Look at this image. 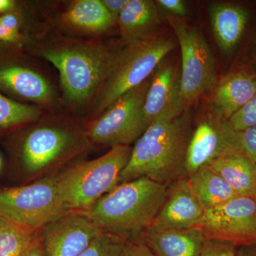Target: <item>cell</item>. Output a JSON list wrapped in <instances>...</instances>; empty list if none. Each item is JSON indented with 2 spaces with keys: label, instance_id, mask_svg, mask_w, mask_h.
<instances>
[{
  "label": "cell",
  "instance_id": "obj_1",
  "mask_svg": "<svg viewBox=\"0 0 256 256\" xmlns=\"http://www.w3.org/2000/svg\"><path fill=\"white\" fill-rule=\"evenodd\" d=\"M192 130L190 109L176 118L153 122L132 148L120 184L144 176L156 182L171 184L186 176L185 160Z\"/></svg>",
  "mask_w": 256,
  "mask_h": 256
},
{
  "label": "cell",
  "instance_id": "obj_2",
  "mask_svg": "<svg viewBox=\"0 0 256 256\" xmlns=\"http://www.w3.org/2000/svg\"><path fill=\"white\" fill-rule=\"evenodd\" d=\"M169 185L144 176L120 184L85 212L101 232L136 238L152 223Z\"/></svg>",
  "mask_w": 256,
  "mask_h": 256
},
{
  "label": "cell",
  "instance_id": "obj_3",
  "mask_svg": "<svg viewBox=\"0 0 256 256\" xmlns=\"http://www.w3.org/2000/svg\"><path fill=\"white\" fill-rule=\"evenodd\" d=\"M132 150L130 146H112L100 158L74 164L57 174L58 194L66 208L86 212L116 188Z\"/></svg>",
  "mask_w": 256,
  "mask_h": 256
},
{
  "label": "cell",
  "instance_id": "obj_4",
  "mask_svg": "<svg viewBox=\"0 0 256 256\" xmlns=\"http://www.w3.org/2000/svg\"><path fill=\"white\" fill-rule=\"evenodd\" d=\"M120 52L102 44H82L45 50L43 56L58 69L68 98L82 102L110 76Z\"/></svg>",
  "mask_w": 256,
  "mask_h": 256
},
{
  "label": "cell",
  "instance_id": "obj_5",
  "mask_svg": "<svg viewBox=\"0 0 256 256\" xmlns=\"http://www.w3.org/2000/svg\"><path fill=\"white\" fill-rule=\"evenodd\" d=\"M174 47L173 40L163 35L152 34L128 43L102 85L96 111H106L121 96L148 80Z\"/></svg>",
  "mask_w": 256,
  "mask_h": 256
},
{
  "label": "cell",
  "instance_id": "obj_6",
  "mask_svg": "<svg viewBox=\"0 0 256 256\" xmlns=\"http://www.w3.org/2000/svg\"><path fill=\"white\" fill-rule=\"evenodd\" d=\"M166 20L174 30L181 50V87L186 108L218 82L214 58L200 28L182 18L168 14Z\"/></svg>",
  "mask_w": 256,
  "mask_h": 256
},
{
  "label": "cell",
  "instance_id": "obj_7",
  "mask_svg": "<svg viewBox=\"0 0 256 256\" xmlns=\"http://www.w3.org/2000/svg\"><path fill=\"white\" fill-rule=\"evenodd\" d=\"M68 212L58 194L57 174L0 190V218L12 223L40 230Z\"/></svg>",
  "mask_w": 256,
  "mask_h": 256
},
{
  "label": "cell",
  "instance_id": "obj_8",
  "mask_svg": "<svg viewBox=\"0 0 256 256\" xmlns=\"http://www.w3.org/2000/svg\"><path fill=\"white\" fill-rule=\"evenodd\" d=\"M151 76L126 92L99 118L90 124L87 134L92 141L112 146H130L146 130L142 108Z\"/></svg>",
  "mask_w": 256,
  "mask_h": 256
},
{
  "label": "cell",
  "instance_id": "obj_9",
  "mask_svg": "<svg viewBox=\"0 0 256 256\" xmlns=\"http://www.w3.org/2000/svg\"><path fill=\"white\" fill-rule=\"evenodd\" d=\"M206 239L236 246L256 244V202L252 196H238L205 210L196 226Z\"/></svg>",
  "mask_w": 256,
  "mask_h": 256
},
{
  "label": "cell",
  "instance_id": "obj_10",
  "mask_svg": "<svg viewBox=\"0 0 256 256\" xmlns=\"http://www.w3.org/2000/svg\"><path fill=\"white\" fill-rule=\"evenodd\" d=\"M186 108L181 87V68L178 62L165 58L151 76L142 108L146 129L153 122L172 120Z\"/></svg>",
  "mask_w": 256,
  "mask_h": 256
},
{
  "label": "cell",
  "instance_id": "obj_11",
  "mask_svg": "<svg viewBox=\"0 0 256 256\" xmlns=\"http://www.w3.org/2000/svg\"><path fill=\"white\" fill-rule=\"evenodd\" d=\"M84 210H70L40 230L44 256H78L101 233Z\"/></svg>",
  "mask_w": 256,
  "mask_h": 256
},
{
  "label": "cell",
  "instance_id": "obj_12",
  "mask_svg": "<svg viewBox=\"0 0 256 256\" xmlns=\"http://www.w3.org/2000/svg\"><path fill=\"white\" fill-rule=\"evenodd\" d=\"M204 213V208L190 188L188 176H183L170 184L164 202L148 228H193L200 224Z\"/></svg>",
  "mask_w": 256,
  "mask_h": 256
},
{
  "label": "cell",
  "instance_id": "obj_13",
  "mask_svg": "<svg viewBox=\"0 0 256 256\" xmlns=\"http://www.w3.org/2000/svg\"><path fill=\"white\" fill-rule=\"evenodd\" d=\"M232 130L210 114L192 130L185 160L186 176L210 165L230 146Z\"/></svg>",
  "mask_w": 256,
  "mask_h": 256
},
{
  "label": "cell",
  "instance_id": "obj_14",
  "mask_svg": "<svg viewBox=\"0 0 256 256\" xmlns=\"http://www.w3.org/2000/svg\"><path fill=\"white\" fill-rule=\"evenodd\" d=\"M73 133L55 128H40L26 136L22 148L24 164L28 172L37 174L58 162L72 149Z\"/></svg>",
  "mask_w": 256,
  "mask_h": 256
},
{
  "label": "cell",
  "instance_id": "obj_15",
  "mask_svg": "<svg viewBox=\"0 0 256 256\" xmlns=\"http://www.w3.org/2000/svg\"><path fill=\"white\" fill-rule=\"evenodd\" d=\"M210 94L212 114L226 122L256 95V74L246 69L232 72L218 80Z\"/></svg>",
  "mask_w": 256,
  "mask_h": 256
},
{
  "label": "cell",
  "instance_id": "obj_16",
  "mask_svg": "<svg viewBox=\"0 0 256 256\" xmlns=\"http://www.w3.org/2000/svg\"><path fill=\"white\" fill-rule=\"evenodd\" d=\"M141 238L156 256H200L206 238L202 229L146 228Z\"/></svg>",
  "mask_w": 256,
  "mask_h": 256
},
{
  "label": "cell",
  "instance_id": "obj_17",
  "mask_svg": "<svg viewBox=\"0 0 256 256\" xmlns=\"http://www.w3.org/2000/svg\"><path fill=\"white\" fill-rule=\"evenodd\" d=\"M208 12L217 44L226 53L232 52L246 28L248 11L238 5L215 2L208 5Z\"/></svg>",
  "mask_w": 256,
  "mask_h": 256
},
{
  "label": "cell",
  "instance_id": "obj_18",
  "mask_svg": "<svg viewBox=\"0 0 256 256\" xmlns=\"http://www.w3.org/2000/svg\"><path fill=\"white\" fill-rule=\"evenodd\" d=\"M238 196H252L256 164L242 152L230 148L210 164Z\"/></svg>",
  "mask_w": 256,
  "mask_h": 256
},
{
  "label": "cell",
  "instance_id": "obj_19",
  "mask_svg": "<svg viewBox=\"0 0 256 256\" xmlns=\"http://www.w3.org/2000/svg\"><path fill=\"white\" fill-rule=\"evenodd\" d=\"M158 6L151 0H128L118 20L122 38L132 42L152 35L160 24Z\"/></svg>",
  "mask_w": 256,
  "mask_h": 256
},
{
  "label": "cell",
  "instance_id": "obj_20",
  "mask_svg": "<svg viewBox=\"0 0 256 256\" xmlns=\"http://www.w3.org/2000/svg\"><path fill=\"white\" fill-rule=\"evenodd\" d=\"M192 192L205 210L224 204L238 195L210 165L188 176Z\"/></svg>",
  "mask_w": 256,
  "mask_h": 256
},
{
  "label": "cell",
  "instance_id": "obj_21",
  "mask_svg": "<svg viewBox=\"0 0 256 256\" xmlns=\"http://www.w3.org/2000/svg\"><path fill=\"white\" fill-rule=\"evenodd\" d=\"M0 85L30 100L46 101L52 96L50 84L40 74L23 67L0 68Z\"/></svg>",
  "mask_w": 256,
  "mask_h": 256
},
{
  "label": "cell",
  "instance_id": "obj_22",
  "mask_svg": "<svg viewBox=\"0 0 256 256\" xmlns=\"http://www.w3.org/2000/svg\"><path fill=\"white\" fill-rule=\"evenodd\" d=\"M64 18L74 28L92 33L109 30L114 21L100 0H77L69 6Z\"/></svg>",
  "mask_w": 256,
  "mask_h": 256
},
{
  "label": "cell",
  "instance_id": "obj_23",
  "mask_svg": "<svg viewBox=\"0 0 256 256\" xmlns=\"http://www.w3.org/2000/svg\"><path fill=\"white\" fill-rule=\"evenodd\" d=\"M38 230L6 220L0 232V256H21Z\"/></svg>",
  "mask_w": 256,
  "mask_h": 256
},
{
  "label": "cell",
  "instance_id": "obj_24",
  "mask_svg": "<svg viewBox=\"0 0 256 256\" xmlns=\"http://www.w3.org/2000/svg\"><path fill=\"white\" fill-rule=\"evenodd\" d=\"M38 114L36 108L15 102L0 94V130L34 120Z\"/></svg>",
  "mask_w": 256,
  "mask_h": 256
},
{
  "label": "cell",
  "instance_id": "obj_25",
  "mask_svg": "<svg viewBox=\"0 0 256 256\" xmlns=\"http://www.w3.org/2000/svg\"><path fill=\"white\" fill-rule=\"evenodd\" d=\"M126 240L102 232L78 256H120Z\"/></svg>",
  "mask_w": 256,
  "mask_h": 256
},
{
  "label": "cell",
  "instance_id": "obj_26",
  "mask_svg": "<svg viewBox=\"0 0 256 256\" xmlns=\"http://www.w3.org/2000/svg\"><path fill=\"white\" fill-rule=\"evenodd\" d=\"M230 146L246 156L256 164V126L242 131L232 130Z\"/></svg>",
  "mask_w": 256,
  "mask_h": 256
},
{
  "label": "cell",
  "instance_id": "obj_27",
  "mask_svg": "<svg viewBox=\"0 0 256 256\" xmlns=\"http://www.w3.org/2000/svg\"><path fill=\"white\" fill-rule=\"evenodd\" d=\"M230 130L242 131L256 126V95L225 122Z\"/></svg>",
  "mask_w": 256,
  "mask_h": 256
},
{
  "label": "cell",
  "instance_id": "obj_28",
  "mask_svg": "<svg viewBox=\"0 0 256 256\" xmlns=\"http://www.w3.org/2000/svg\"><path fill=\"white\" fill-rule=\"evenodd\" d=\"M20 20L14 13L0 16V42L16 44L20 42Z\"/></svg>",
  "mask_w": 256,
  "mask_h": 256
},
{
  "label": "cell",
  "instance_id": "obj_29",
  "mask_svg": "<svg viewBox=\"0 0 256 256\" xmlns=\"http://www.w3.org/2000/svg\"><path fill=\"white\" fill-rule=\"evenodd\" d=\"M238 248L229 242L206 239L200 256H236Z\"/></svg>",
  "mask_w": 256,
  "mask_h": 256
},
{
  "label": "cell",
  "instance_id": "obj_30",
  "mask_svg": "<svg viewBox=\"0 0 256 256\" xmlns=\"http://www.w3.org/2000/svg\"><path fill=\"white\" fill-rule=\"evenodd\" d=\"M120 256H156L141 238L126 240Z\"/></svg>",
  "mask_w": 256,
  "mask_h": 256
},
{
  "label": "cell",
  "instance_id": "obj_31",
  "mask_svg": "<svg viewBox=\"0 0 256 256\" xmlns=\"http://www.w3.org/2000/svg\"><path fill=\"white\" fill-rule=\"evenodd\" d=\"M156 2L172 16L182 18L188 14V8L182 0H158Z\"/></svg>",
  "mask_w": 256,
  "mask_h": 256
},
{
  "label": "cell",
  "instance_id": "obj_32",
  "mask_svg": "<svg viewBox=\"0 0 256 256\" xmlns=\"http://www.w3.org/2000/svg\"><path fill=\"white\" fill-rule=\"evenodd\" d=\"M104 6L114 21L118 20L121 12L128 4V0H102Z\"/></svg>",
  "mask_w": 256,
  "mask_h": 256
},
{
  "label": "cell",
  "instance_id": "obj_33",
  "mask_svg": "<svg viewBox=\"0 0 256 256\" xmlns=\"http://www.w3.org/2000/svg\"><path fill=\"white\" fill-rule=\"evenodd\" d=\"M21 256H44L43 247H42L41 238H40V230Z\"/></svg>",
  "mask_w": 256,
  "mask_h": 256
},
{
  "label": "cell",
  "instance_id": "obj_34",
  "mask_svg": "<svg viewBox=\"0 0 256 256\" xmlns=\"http://www.w3.org/2000/svg\"><path fill=\"white\" fill-rule=\"evenodd\" d=\"M236 256H256V244L238 247Z\"/></svg>",
  "mask_w": 256,
  "mask_h": 256
},
{
  "label": "cell",
  "instance_id": "obj_35",
  "mask_svg": "<svg viewBox=\"0 0 256 256\" xmlns=\"http://www.w3.org/2000/svg\"><path fill=\"white\" fill-rule=\"evenodd\" d=\"M15 2L12 0H0V14L11 12L14 10Z\"/></svg>",
  "mask_w": 256,
  "mask_h": 256
},
{
  "label": "cell",
  "instance_id": "obj_36",
  "mask_svg": "<svg viewBox=\"0 0 256 256\" xmlns=\"http://www.w3.org/2000/svg\"><path fill=\"white\" fill-rule=\"evenodd\" d=\"M252 198H254V200H255V202H256V172L255 180H254V188H252Z\"/></svg>",
  "mask_w": 256,
  "mask_h": 256
},
{
  "label": "cell",
  "instance_id": "obj_37",
  "mask_svg": "<svg viewBox=\"0 0 256 256\" xmlns=\"http://www.w3.org/2000/svg\"><path fill=\"white\" fill-rule=\"evenodd\" d=\"M6 220H4V218H0V232H1L2 228L4 226V224H6Z\"/></svg>",
  "mask_w": 256,
  "mask_h": 256
},
{
  "label": "cell",
  "instance_id": "obj_38",
  "mask_svg": "<svg viewBox=\"0 0 256 256\" xmlns=\"http://www.w3.org/2000/svg\"><path fill=\"white\" fill-rule=\"evenodd\" d=\"M1 166H2V159H1V156H0V169H1Z\"/></svg>",
  "mask_w": 256,
  "mask_h": 256
}]
</instances>
